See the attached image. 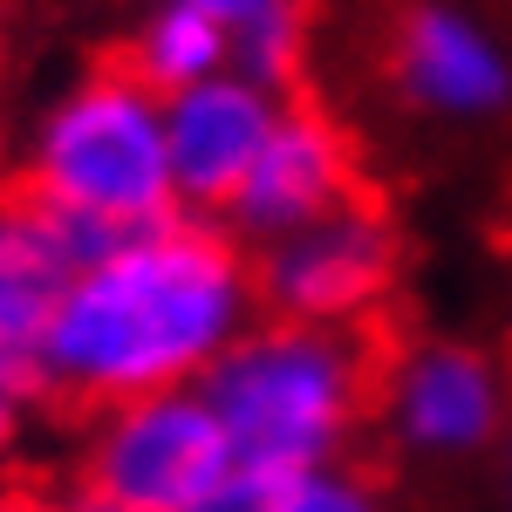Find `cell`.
Here are the masks:
<instances>
[{
    "instance_id": "cell-1",
    "label": "cell",
    "mask_w": 512,
    "mask_h": 512,
    "mask_svg": "<svg viewBox=\"0 0 512 512\" xmlns=\"http://www.w3.org/2000/svg\"><path fill=\"white\" fill-rule=\"evenodd\" d=\"M260 315V274L212 219H158L89 253L35 355V383L69 403L198 390Z\"/></svg>"
},
{
    "instance_id": "cell-2",
    "label": "cell",
    "mask_w": 512,
    "mask_h": 512,
    "mask_svg": "<svg viewBox=\"0 0 512 512\" xmlns=\"http://www.w3.org/2000/svg\"><path fill=\"white\" fill-rule=\"evenodd\" d=\"M239 458V478L321 472L342 458L369 403V349L355 328L253 321L198 383Z\"/></svg>"
},
{
    "instance_id": "cell-3",
    "label": "cell",
    "mask_w": 512,
    "mask_h": 512,
    "mask_svg": "<svg viewBox=\"0 0 512 512\" xmlns=\"http://www.w3.org/2000/svg\"><path fill=\"white\" fill-rule=\"evenodd\" d=\"M28 192L96 239L144 233L178 219L171 151H164V96L130 69H96L69 82L28 130Z\"/></svg>"
},
{
    "instance_id": "cell-4",
    "label": "cell",
    "mask_w": 512,
    "mask_h": 512,
    "mask_svg": "<svg viewBox=\"0 0 512 512\" xmlns=\"http://www.w3.org/2000/svg\"><path fill=\"white\" fill-rule=\"evenodd\" d=\"M239 485V458L205 390H164L96 410L82 444V506L110 512H212Z\"/></svg>"
},
{
    "instance_id": "cell-5",
    "label": "cell",
    "mask_w": 512,
    "mask_h": 512,
    "mask_svg": "<svg viewBox=\"0 0 512 512\" xmlns=\"http://www.w3.org/2000/svg\"><path fill=\"white\" fill-rule=\"evenodd\" d=\"M396 226L376 205H335L315 226L260 246V301L280 321H315V328H355L362 315L383 308L396 280Z\"/></svg>"
},
{
    "instance_id": "cell-6",
    "label": "cell",
    "mask_w": 512,
    "mask_h": 512,
    "mask_svg": "<svg viewBox=\"0 0 512 512\" xmlns=\"http://www.w3.org/2000/svg\"><path fill=\"white\" fill-rule=\"evenodd\" d=\"M390 82L431 123H492L512 110V48L458 0H410L390 28Z\"/></svg>"
},
{
    "instance_id": "cell-7",
    "label": "cell",
    "mask_w": 512,
    "mask_h": 512,
    "mask_svg": "<svg viewBox=\"0 0 512 512\" xmlns=\"http://www.w3.org/2000/svg\"><path fill=\"white\" fill-rule=\"evenodd\" d=\"M280 110H287L280 82L253 69H226L164 96V151H171L178 212H226L253 158L267 151Z\"/></svg>"
},
{
    "instance_id": "cell-8",
    "label": "cell",
    "mask_w": 512,
    "mask_h": 512,
    "mask_svg": "<svg viewBox=\"0 0 512 512\" xmlns=\"http://www.w3.org/2000/svg\"><path fill=\"white\" fill-rule=\"evenodd\" d=\"M383 417L410 458H478L512 424L506 369L465 342H417L383 383Z\"/></svg>"
},
{
    "instance_id": "cell-9",
    "label": "cell",
    "mask_w": 512,
    "mask_h": 512,
    "mask_svg": "<svg viewBox=\"0 0 512 512\" xmlns=\"http://www.w3.org/2000/svg\"><path fill=\"white\" fill-rule=\"evenodd\" d=\"M349 198H355V151H349V137H342V123L287 103L274 137H267V151L253 158L246 185L226 205V219H233L239 239L274 246V239L315 226L321 212H335Z\"/></svg>"
},
{
    "instance_id": "cell-10",
    "label": "cell",
    "mask_w": 512,
    "mask_h": 512,
    "mask_svg": "<svg viewBox=\"0 0 512 512\" xmlns=\"http://www.w3.org/2000/svg\"><path fill=\"white\" fill-rule=\"evenodd\" d=\"M89 253H96V239L69 226L62 212H48L35 192L0 198V355L7 362L35 369Z\"/></svg>"
},
{
    "instance_id": "cell-11",
    "label": "cell",
    "mask_w": 512,
    "mask_h": 512,
    "mask_svg": "<svg viewBox=\"0 0 512 512\" xmlns=\"http://www.w3.org/2000/svg\"><path fill=\"white\" fill-rule=\"evenodd\" d=\"M226 69H239V48L212 14H198L185 0H158V7L137 21L130 76L151 82L158 96H178V89H192V82H205V76H226Z\"/></svg>"
},
{
    "instance_id": "cell-12",
    "label": "cell",
    "mask_w": 512,
    "mask_h": 512,
    "mask_svg": "<svg viewBox=\"0 0 512 512\" xmlns=\"http://www.w3.org/2000/svg\"><path fill=\"white\" fill-rule=\"evenodd\" d=\"M198 14H212L239 48V69L253 76H287L294 48H301V28H308V0H185Z\"/></svg>"
},
{
    "instance_id": "cell-13",
    "label": "cell",
    "mask_w": 512,
    "mask_h": 512,
    "mask_svg": "<svg viewBox=\"0 0 512 512\" xmlns=\"http://www.w3.org/2000/svg\"><path fill=\"white\" fill-rule=\"evenodd\" d=\"M212 512H383L376 492L342 465L321 472H267V478H239L233 492Z\"/></svg>"
},
{
    "instance_id": "cell-14",
    "label": "cell",
    "mask_w": 512,
    "mask_h": 512,
    "mask_svg": "<svg viewBox=\"0 0 512 512\" xmlns=\"http://www.w3.org/2000/svg\"><path fill=\"white\" fill-rule=\"evenodd\" d=\"M0 512H76V506H55V499H35V492H21V499H0Z\"/></svg>"
},
{
    "instance_id": "cell-15",
    "label": "cell",
    "mask_w": 512,
    "mask_h": 512,
    "mask_svg": "<svg viewBox=\"0 0 512 512\" xmlns=\"http://www.w3.org/2000/svg\"><path fill=\"white\" fill-rule=\"evenodd\" d=\"M506 492H512V424H506Z\"/></svg>"
},
{
    "instance_id": "cell-16",
    "label": "cell",
    "mask_w": 512,
    "mask_h": 512,
    "mask_svg": "<svg viewBox=\"0 0 512 512\" xmlns=\"http://www.w3.org/2000/svg\"><path fill=\"white\" fill-rule=\"evenodd\" d=\"M0 69H7V21H0Z\"/></svg>"
},
{
    "instance_id": "cell-17",
    "label": "cell",
    "mask_w": 512,
    "mask_h": 512,
    "mask_svg": "<svg viewBox=\"0 0 512 512\" xmlns=\"http://www.w3.org/2000/svg\"><path fill=\"white\" fill-rule=\"evenodd\" d=\"M76 512H110V506H76Z\"/></svg>"
}]
</instances>
